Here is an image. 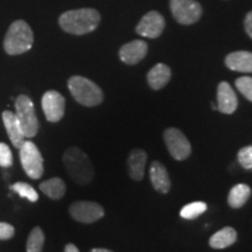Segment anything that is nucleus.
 I'll return each mask as SVG.
<instances>
[{"mask_svg": "<svg viewBox=\"0 0 252 252\" xmlns=\"http://www.w3.org/2000/svg\"><path fill=\"white\" fill-rule=\"evenodd\" d=\"M100 15L94 8H78L64 12L59 18V24L64 32L74 35H84L98 27Z\"/></svg>", "mask_w": 252, "mask_h": 252, "instance_id": "obj_1", "label": "nucleus"}, {"mask_svg": "<svg viewBox=\"0 0 252 252\" xmlns=\"http://www.w3.org/2000/svg\"><path fill=\"white\" fill-rule=\"evenodd\" d=\"M63 165L70 178L78 185L87 186L94 180L93 163L88 154L78 147H69L65 151L63 154Z\"/></svg>", "mask_w": 252, "mask_h": 252, "instance_id": "obj_2", "label": "nucleus"}, {"mask_svg": "<svg viewBox=\"0 0 252 252\" xmlns=\"http://www.w3.org/2000/svg\"><path fill=\"white\" fill-rule=\"evenodd\" d=\"M34 42V34L24 20H15L8 27L4 39V49L8 55H20L28 52Z\"/></svg>", "mask_w": 252, "mask_h": 252, "instance_id": "obj_3", "label": "nucleus"}, {"mask_svg": "<svg viewBox=\"0 0 252 252\" xmlns=\"http://www.w3.org/2000/svg\"><path fill=\"white\" fill-rule=\"evenodd\" d=\"M68 88L71 96L81 105L91 106L99 105L103 102L104 94L100 88L83 76H72L68 81Z\"/></svg>", "mask_w": 252, "mask_h": 252, "instance_id": "obj_4", "label": "nucleus"}, {"mask_svg": "<svg viewBox=\"0 0 252 252\" xmlns=\"http://www.w3.org/2000/svg\"><path fill=\"white\" fill-rule=\"evenodd\" d=\"M15 116L23 128L25 137H35L39 131V121H37L34 104L26 94H20L15 99Z\"/></svg>", "mask_w": 252, "mask_h": 252, "instance_id": "obj_5", "label": "nucleus"}, {"mask_svg": "<svg viewBox=\"0 0 252 252\" xmlns=\"http://www.w3.org/2000/svg\"><path fill=\"white\" fill-rule=\"evenodd\" d=\"M21 166L26 174L33 180H37L43 174V158L34 143L25 140L19 149Z\"/></svg>", "mask_w": 252, "mask_h": 252, "instance_id": "obj_6", "label": "nucleus"}, {"mask_svg": "<svg viewBox=\"0 0 252 252\" xmlns=\"http://www.w3.org/2000/svg\"><path fill=\"white\" fill-rule=\"evenodd\" d=\"M173 17L181 25L197 23L202 15V7L195 0H169Z\"/></svg>", "mask_w": 252, "mask_h": 252, "instance_id": "obj_7", "label": "nucleus"}, {"mask_svg": "<svg viewBox=\"0 0 252 252\" xmlns=\"http://www.w3.org/2000/svg\"><path fill=\"white\" fill-rule=\"evenodd\" d=\"M166 146L171 156L178 161L187 159L191 153V146L187 137L178 128H167L163 133Z\"/></svg>", "mask_w": 252, "mask_h": 252, "instance_id": "obj_8", "label": "nucleus"}, {"mask_svg": "<svg viewBox=\"0 0 252 252\" xmlns=\"http://www.w3.org/2000/svg\"><path fill=\"white\" fill-rule=\"evenodd\" d=\"M69 214L75 220L81 223H94L104 216L100 204L91 201H77L69 207Z\"/></svg>", "mask_w": 252, "mask_h": 252, "instance_id": "obj_9", "label": "nucleus"}, {"mask_svg": "<svg viewBox=\"0 0 252 252\" xmlns=\"http://www.w3.org/2000/svg\"><path fill=\"white\" fill-rule=\"evenodd\" d=\"M42 110L45 117L50 123H58L64 116L65 99L61 94L55 90H49L42 96Z\"/></svg>", "mask_w": 252, "mask_h": 252, "instance_id": "obj_10", "label": "nucleus"}, {"mask_svg": "<svg viewBox=\"0 0 252 252\" xmlns=\"http://www.w3.org/2000/svg\"><path fill=\"white\" fill-rule=\"evenodd\" d=\"M165 30V19L159 12L151 11L141 18L140 23L135 27V32L144 37L157 39Z\"/></svg>", "mask_w": 252, "mask_h": 252, "instance_id": "obj_11", "label": "nucleus"}, {"mask_svg": "<svg viewBox=\"0 0 252 252\" xmlns=\"http://www.w3.org/2000/svg\"><path fill=\"white\" fill-rule=\"evenodd\" d=\"M238 99L228 82H220L217 87V110L224 115H231L237 110Z\"/></svg>", "mask_w": 252, "mask_h": 252, "instance_id": "obj_12", "label": "nucleus"}, {"mask_svg": "<svg viewBox=\"0 0 252 252\" xmlns=\"http://www.w3.org/2000/svg\"><path fill=\"white\" fill-rule=\"evenodd\" d=\"M149 46L143 40H134L124 45L119 50V58L126 64H137L147 54Z\"/></svg>", "mask_w": 252, "mask_h": 252, "instance_id": "obj_13", "label": "nucleus"}, {"mask_svg": "<svg viewBox=\"0 0 252 252\" xmlns=\"http://www.w3.org/2000/svg\"><path fill=\"white\" fill-rule=\"evenodd\" d=\"M2 122H4L6 132H7L11 143L13 144L15 149H20L21 145L25 143L26 137H25L23 128H21L20 124H19L15 113L6 110V111L2 112Z\"/></svg>", "mask_w": 252, "mask_h": 252, "instance_id": "obj_14", "label": "nucleus"}, {"mask_svg": "<svg viewBox=\"0 0 252 252\" xmlns=\"http://www.w3.org/2000/svg\"><path fill=\"white\" fill-rule=\"evenodd\" d=\"M151 184L154 189L161 194H167L171 189V179L166 167L159 161H153L150 167Z\"/></svg>", "mask_w": 252, "mask_h": 252, "instance_id": "obj_15", "label": "nucleus"}, {"mask_svg": "<svg viewBox=\"0 0 252 252\" xmlns=\"http://www.w3.org/2000/svg\"><path fill=\"white\" fill-rule=\"evenodd\" d=\"M147 161V154L144 150H133L131 151L130 156L127 158L128 174L134 181L143 180L145 166Z\"/></svg>", "mask_w": 252, "mask_h": 252, "instance_id": "obj_16", "label": "nucleus"}, {"mask_svg": "<svg viewBox=\"0 0 252 252\" xmlns=\"http://www.w3.org/2000/svg\"><path fill=\"white\" fill-rule=\"evenodd\" d=\"M172 77V71L168 65L163 63H158L147 74V82L154 90H160L165 88Z\"/></svg>", "mask_w": 252, "mask_h": 252, "instance_id": "obj_17", "label": "nucleus"}, {"mask_svg": "<svg viewBox=\"0 0 252 252\" xmlns=\"http://www.w3.org/2000/svg\"><path fill=\"white\" fill-rule=\"evenodd\" d=\"M226 67L234 71L252 72V53L250 52H234L225 58Z\"/></svg>", "mask_w": 252, "mask_h": 252, "instance_id": "obj_18", "label": "nucleus"}, {"mask_svg": "<svg viewBox=\"0 0 252 252\" xmlns=\"http://www.w3.org/2000/svg\"><path fill=\"white\" fill-rule=\"evenodd\" d=\"M237 241V232L231 226H225L214 234L209 239V245L213 249H225L231 247Z\"/></svg>", "mask_w": 252, "mask_h": 252, "instance_id": "obj_19", "label": "nucleus"}, {"mask_svg": "<svg viewBox=\"0 0 252 252\" xmlns=\"http://www.w3.org/2000/svg\"><path fill=\"white\" fill-rule=\"evenodd\" d=\"M40 189L52 200H61L67 191V187L61 178H52L43 181L42 184H40Z\"/></svg>", "mask_w": 252, "mask_h": 252, "instance_id": "obj_20", "label": "nucleus"}, {"mask_svg": "<svg viewBox=\"0 0 252 252\" xmlns=\"http://www.w3.org/2000/svg\"><path fill=\"white\" fill-rule=\"evenodd\" d=\"M251 189L248 185L239 184L236 185L235 187L231 188L228 196V203L229 206L234 209H238V208L243 207L248 200L250 198Z\"/></svg>", "mask_w": 252, "mask_h": 252, "instance_id": "obj_21", "label": "nucleus"}, {"mask_svg": "<svg viewBox=\"0 0 252 252\" xmlns=\"http://www.w3.org/2000/svg\"><path fill=\"white\" fill-rule=\"evenodd\" d=\"M45 244V234L39 226H35L28 236L26 251L27 252H42Z\"/></svg>", "mask_w": 252, "mask_h": 252, "instance_id": "obj_22", "label": "nucleus"}, {"mask_svg": "<svg viewBox=\"0 0 252 252\" xmlns=\"http://www.w3.org/2000/svg\"><path fill=\"white\" fill-rule=\"evenodd\" d=\"M207 209V203L201 202V201L191 202L189 204H186V206L182 208L180 212V216L185 220H194L200 215H202L203 213H206Z\"/></svg>", "mask_w": 252, "mask_h": 252, "instance_id": "obj_23", "label": "nucleus"}, {"mask_svg": "<svg viewBox=\"0 0 252 252\" xmlns=\"http://www.w3.org/2000/svg\"><path fill=\"white\" fill-rule=\"evenodd\" d=\"M11 189L20 195L21 197L27 198L31 202H36L39 200V194H37L35 189L32 187L31 185L25 184V182H17V184L12 186Z\"/></svg>", "mask_w": 252, "mask_h": 252, "instance_id": "obj_24", "label": "nucleus"}, {"mask_svg": "<svg viewBox=\"0 0 252 252\" xmlns=\"http://www.w3.org/2000/svg\"><path fill=\"white\" fill-rule=\"evenodd\" d=\"M236 88L245 98L252 102V77L243 76L236 80Z\"/></svg>", "mask_w": 252, "mask_h": 252, "instance_id": "obj_25", "label": "nucleus"}, {"mask_svg": "<svg viewBox=\"0 0 252 252\" xmlns=\"http://www.w3.org/2000/svg\"><path fill=\"white\" fill-rule=\"evenodd\" d=\"M238 162L244 169H252V146L243 147L238 152Z\"/></svg>", "mask_w": 252, "mask_h": 252, "instance_id": "obj_26", "label": "nucleus"}, {"mask_svg": "<svg viewBox=\"0 0 252 252\" xmlns=\"http://www.w3.org/2000/svg\"><path fill=\"white\" fill-rule=\"evenodd\" d=\"M13 165V156L12 151L5 143H0V166L8 168Z\"/></svg>", "mask_w": 252, "mask_h": 252, "instance_id": "obj_27", "label": "nucleus"}, {"mask_svg": "<svg viewBox=\"0 0 252 252\" xmlns=\"http://www.w3.org/2000/svg\"><path fill=\"white\" fill-rule=\"evenodd\" d=\"M14 226L8 224V223L0 222V239L6 241V239H11L14 236Z\"/></svg>", "mask_w": 252, "mask_h": 252, "instance_id": "obj_28", "label": "nucleus"}, {"mask_svg": "<svg viewBox=\"0 0 252 252\" xmlns=\"http://www.w3.org/2000/svg\"><path fill=\"white\" fill-rule=\"evenodd\" d=\"M244 27H245V32L248 33V35L252 39V11L249 12L247 17H245Z\"/></svg>", "mask_w": 252, "mask_h": 252, "instance_id": "obj_29", "label": "nucleus"}, {"mask_svg": "<svg viewBox=\"0 0 252 252\" xmlns=\"http://www.w3.org/2000/svg\"><path fill=\"white\" fill-rule=\"evenodd\" d=\"M64 252H80V251H78V249H77L76 245H74V244L69 243V244L65 245V248H64Z\"/></svg>", "mask_w": 252, "mask_h": 252, "instance_id": "obj_30", "label": "nucleus"}, {"mask_svg": "<svg viewBox=\"0 0 252 252\" xmlns=\"http://www.w3.org/2000/svg\"><path fill=\"white\" fill-rule=\"evenodd\" d=\"M90 252H113L111 250H108V249H100V248H96V249H93Z\"/></svg>", "mask_w": 252, "mask_h": 252, "instance_id": "obj_31", "label": "nucleus"}]
</instances>
